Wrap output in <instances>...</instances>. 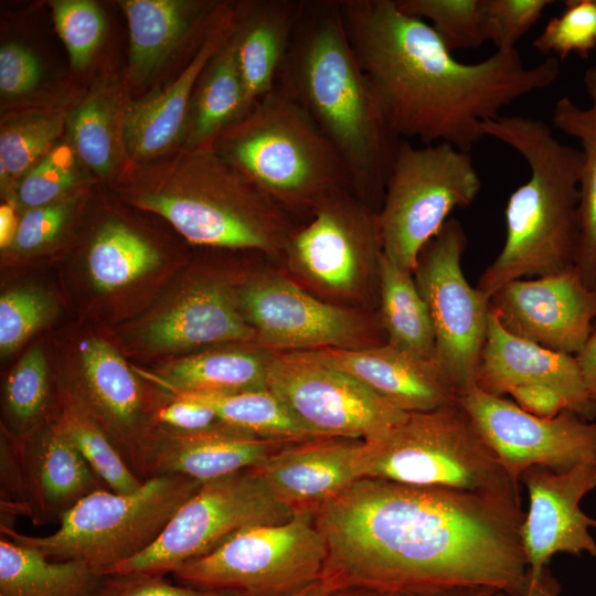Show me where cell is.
I'll list each match as a JSON object with an SVG mask.
<instances>
[{
	"instance_id": "23",
	"label": "cell",
	"mask_w": 596,
	"mask_h": 596,
	"mask_svg": "<svg viewBox=\"0 0 596 596\" xmlns=\"http://www.w3.org/2000/svg\"><path fill=\"white\" fill-rule=\"evenodd\" d=\"M313 352L403 412H427L458 402V393L434 363L389 343Z\"/></svg>"
},
{
	"instance_id": "46",
	"label": "cell",
	"mask_w": 596,
	"mask_h": 596,
	"mask_svg": "<svg viewBox=\"0 0 596 596\" xmlns=\"http://www.w3.org/2000/svg\"><path fill=\"white\" fill-rule=\"evenodd\" d=\"M95 596H245L223 590L173 585L163 576L147 574L105 575Z\"/></svg>"
},
{
	"instance_id": "4",
	"label": "cell",
	"mask_w": 596,
	"mask_h": 596,
	"mask_svg": "<svg viewBox=\"0 0 596 596\" xmlns=\"http://www.w3.org/2000/svg\"><path fill=\"white\" fill-rule=\"evenodd\" d=\"M482 134L513 148L530 169L508 199L503 247L477 285L491 299L510 281L575 267L583 153L556 139L542 120L525 116L500 115L482 125Z\"/></svg>"
},
{
	"instance_id": "33",
	"label": "cell",
	"mask_w": 596,
	"mask_h": 596,
	"mask_svg": "<svg viewBox=\"0 0 596 596\" xmlns=\"http://www.w3.org/2000/svg\"><path fill=\"white\" fill-rule=\"evenodd\" d=\"M128 20L134 73L145 77L181 42L193 25V4L172 0L120 2Z\"/></svg>"
},
{
	"instance_id": "24",
	"label": "cell",
	"mask_w": 596,
	"mask_h": 596,
	"mask_svg": "<svg viewBox=\"0 0 596 596\" xmlns=\"http://www.w3.org/2000/svg\"><path fill=\"white\" fill-rule=\"evenodd\" d=\"M12 443L23 472L28 517L34 524L60 520L83 498L107 488L53 422Z\"/></svg>"
},
{
	"instance_id": "30",
	"label": "cell",
	"mask_w": 596,
	"mask_h": 596,
	"mask_svg": "<svg viewBox=\"0 0 596 596\" xmlns=\"http://www.w3.org/2000/svg\"><path fill=\"white\" fill-rule=\"evenodd\" d=\"M105 575L77 561H50L34 547L0 540V596H95Z\"/></svg>"
},
{
	"instance_id": "54",
	"label": "cell",
	"mask_w": 596,
	"mask_h": 596,
	"mask_svg": "<svg viewBox=\"0 0 596 596\" xmlns=\"http://www.w3.org/2000/svg\"><path fill=\"white\" fill-rule=\"evenodd\" d=\"M19 222L14 215V207L9 204L0 206V246L1 248L12 245Z\"/></svg>"
},
{
	"instance_id": "37",
	"label": "cell",
	"mask_w": 596,
	"mask_h": 596,
	"mask_svg": "<svg viewBox=\"0 0 596 596\" xmlns=\"http://www.w3.org/2000/svg\"><path fill=\"white\" fill-rule=\"evenodd\" d=\"M50 398L49 371L40 347L26 352L10 371L3 389L6 415L20 443L44 426Z\"/></svg>"
},
{
	"instance_id": "29",
	"label": "cell",
	"mask_w": 596,
	"mask_h": 596,
	"mask_svg": "<svg viewBox=\"0 0 596 596\" xmlns=\"http://www.w3.org/2000/svg\"><path fill=\"white\" fill-rule=\"evenodd\" d=\"M269 351L216 350L189 355L156 376L168 394L234 393L267 389Z\"/></svg>"
},
{
	"instance_id": "5",
	"label": "cell",
	"mask_w": 596,
	"mask_h": 596,
	"mask_svg": "<svg viewBox=\"0 0 596 596\" xmlns=\"http://www.w3.org/2000/svg\"><path fill=\"white\" fill-rule=\"evenodd\" d=\"M213 149L289 213L313 215L331 198L353 192L332 142L279 86L226 128Z\"/></svg>"
},
{
	"instance_id": "34",
	"label": "cell",
	"mask_w": 596,
	"mask_h": 596,
	"mask_svg": "<svg viewBox=\"0 0 596 596\" xmlns=\"http://www.w3.org/2000/svg\"><path fill=\"white\" fill-rule=\"evenodd\" d=\"M210 407L221 421L259 437L287 443L315 437L289 412L284 402L268 387L234 393H175Z\"/></svg>"
},
{
	"instance_id": "3",
	"label": "cell",
	"mask_w": 596,
	"mask_h": 596,
	"mask_svg": "<svg viewBox=\"0 0 596 596\" xmlns=\"http://www.w3.org/2000/svg\"><path fill=\"white\" fill-rule=\"evenodd\" d=\"M276 85L299 104L342 157L353 191L380 207L401 142L349 42L339 0H307Z\"/></svg>"
},
{
	"instance_id": "19",
	"label": "cell",
	"mask_w": 596,
	"mask_h": 596,
	"mask_svg": "<svg viewBox=\"0 0 596 596\" xmlns=\"http://www.w3.org/2000/svg\"><path fill=\"white\" fill-rule=\"evenodd\" d=\"M78 393H70L99 423L136 472L156 426L136 374L105 340L82 342ZM138 476V475H137Z\"/></svg>"
},
{
	"instance_id": "39",
	"label": "cell",
	"mask_w": 596,
	"mask_h": 596,
	"mask_svg": "<svg viewBox=\"0 0 596 596\" xmlns=\"http://www.w3.org/2000/svg\"><path fill=\"white\" fill-rule=\"evenodd\" d=\"M62 115H45L14 120L0 135L1 180L20 175L47 151L61 134Z\"/></svg>"
},
{
	"instance_id": "21",
	"label": "cell",
	"mask_w": 596,
	"mask_h": 596,
	"mask_svg": "<svg viewBox=\"0 0 596 596\" xmlns=\"http://www.w3.org/2000/svg\"><path fill=\"white\" fill-rule=\"evenodd\" d=\"M475 384L496 396L508 394L518 385L543 384L565 398L570 412L586 418L596 412L574 355L508 332L492 310Z\"/></svg>"
},
{
	"instance_id": "31",
	"label": "cell",
	"mask_w": 596,
	"mask_h": 596,
	"mask_svg": "<svg viewBox=\"0 0 596 596\" xmlns=\"http://www.w3.org/2000/svg\"><path fill=\"white\" fill-rule=\"evenodd\" d=\"M377 278L386 343L437 366L432 317L413 273L396 266L382 252Z\"/></svg>"
},
{
	"instance_id": "11",
	"label": "cell",
	"mask_w": 596,
	"mask_h": 596,
	"mask_svg": "<svg viewBox=\"0 0 596 596\" xmlns=\"http://www.w3.org/2000/svg\"><path fill=\"white\" fill-rule=\"evenodd\" d=\"M297 513L253 468L244 469L202 483L147 550L105 575L163 576L210 553L242 530L284 523Z\"/></svg>"
},
{
	"instance_id": "36",
	"label": "cell",
	"mask_w": 596,
	"mask_h": 596,
	"mask_svg": "<svg viewBox=\"0 0 596 596\" xmlns=\"http://www.w3.org/2000/svg\"><path fill=\"white\" fill-rule=\"evenodd\" d=\"M159 262V253L145 238L120 223H108L92 243L87 266L94 285L113 291L151 272Z\"/></svg>"
},
{
	"instance_id": "42",
	"label": "cell",
	"mask_w": 596,
	"mask_h": 596,
	"mask_svg": "<svg viewBox=\"0 0 596 596\" xmlns=\"http://www.w3.org/2000/svg\"><path fill=\"white\" fill-rule=\"evenodd\" d=\"M53 304L40 290L19 288L0 298V350L8 354L19 348L51 317Z\"/></svg>"
},
{
	"instance_id": "20",
	"label": "cell",
	"mask_w": 596,
	"mask_h": 596,
	"mask_svg": "<svg viewBox=\"0 0 596 596\" xmlns=\"http://www.w3.org/2000/svg\"><path fill=\"white\" fill-rule=\"evenodd\" d=\"M287 444L227 424L194 433L156 425L137 475L142 480L181 475L204 483L255 467Z\"/></svg>"
},
{
	"instance_id": "7",
	"label": "cell",
	"mask_w": 596,
	"mask_h": 596,
	"mask_svg": "<svg viewBox=\"0 0 596 596\" xmlns=\"http://www.w3.org/2000/svg\"><path fill=\"white\" fill-rule=\"evenodd\" d=\"M359 472L361 479L453 488L521 500L519 483L510 477L458 402L409 413L386 437L364 441Z\"/></svg>"
},
{
	"instance_id": "44",
	"label": "cell",
	"mask_w": 596,
	"mask_h": 596,
	"mask_svg": "<svg viewBox=\"0 0 596 596\" xmlns=\"http://www.w3.org/2000/svg\"><path fill=\"white\" fill-rule=\"evenodd\" d=\"M552 3V0H483L487 40L497 51L515 50L517 42Z\"/></svg>"
},
{
	"instance_id": "28",
	"label": "cell",
	"mask_w": 596,
	"mask_h": 596,
	"mask_svg": "<svg viewBox=\"0 0 596 596\" xmlns=\"http://www.w3.org/2000/svg\"><path fill=\"white\" fill-rule=\"evenodd\" d=\"M583 81L590 105L579 107L563 96L554 104L552 123L557 130L577 139L582 148L575 268L587 287L596 288V64L585 71Z\"/></svg>"
},
{
	"instance_id": "26",
	"label": "cell",
	"mask_w": 596,
	"mask_h": 596,
	"mask_svg": "<svg viewBox=\"0 0 596 596\" xmlns=\"http://www.w3.org/2000/svg\"><path fill=\"white\" fill-rule=\"evenodd\" d=\"M255 340L256 333L241 311L238 297L220 283L192 287L146 330L147 343L161 351Z\"/></svg>"
},
{
	"instance_id": "16",
	"label": "cell",
	"mask_w": 596,
	"mask_h": 596,
	"mask_svg": "<svg viewBox=\"0 0 596 596\" xmlns=\"http://www.w3.org/2000/svg\"><path fill=\"white\" fill-rule=\"evenodd\" d=\"M243 316L269 352L355 348L364 323L350 310L321 301L277 274L260 275L238 294Z\"/></svg>"
},
{
	"instance_id": "12",
	"label": "cell",
	"mask_w": 596,
	"mask_h": 596,
	"mask_svg": "<svg viewBox=\"0 0 596 596\" xmlns=\"http://www.w3.org/2000/svg\"><path fill=\"white\" fill-rule=\"evenodd\" d=\"M467 245L460 222L448 219L423 247L413 272L432 317L437 368L458 395L475 384L491 311L490 299L464 275Z\"/></svg>"
},
{
	"instance_id": "13",
	"label": "cell",
	"mask_w": 596,
	"mask_h": 596,
	"mask_svg": "<svg viewBox=\"0 0 596 596\" xmlns=\"http://www.w3.org/2000/svg\"><path fill=\"white\" fill-rule=\"evenodd\" d=\"M267 386L315 437L374 441L409 414L313 351L272 352Z\"/></svg>"
},
{
	"instance_id": "22",
	"label": "cell",
	"mask_w": 596,
	"mask_h": 596,
	"mask_svg": "<svg viewBox=\"0 0 596 596\" xmlns=\"http://www.w3.org/2000/svg\"><path fill=\"white\" fill-rule=\"evenodd\" d=\"M364 440L312 438L288 443L252 467L269 489L296 512H310L361 479Z\"/></svg>"
},
{
	"instance_id": "55",
	"label": "cell",
	"mask_w": 596,
	"mask_h": 596,
	"mask_svg": "<svg viewBox=\"0 0 596 596\" xmlns=\"http://www.w3.org/2000/svg\"><path fill=\"white\" fill-rule=\"evenodd\" d=\"M497 593H498L497 589H493L490 587H471V588H458V589H450V590L414 595V596H494Z\"/></svg>"
},
{
	"instance_id": "41",
	"label": "cell",
	"mask_w": 596,
	"mask_h": 596,
	"mask_svg": "<svg viewBox=\"0 0 596 596\" xmlns=\"http://www.w3.org/2000/svg\"><path fill=\"white\" fill-rule=\"evenodd\" d=\"M56 30L72 65L84 67L102 41L105 21L98 7L85 0H63L52 4Z\"/></svg>"
},
{
	"instance_id": "40",
	"label": "cell",
	"mask_w": 596,
	"mask_h": 596,
	"mask_svg": "<svg viewBox=\"0 0 596 596\" xmlns=\"http://www.w3.org/2000/svg\"><path fill=\"white\" fill-rule=\"evenodd\" d=\"M541 54L555 53L561 60L576 53L587 58L596 49V0H567L562 12L549 20L533 40Z\"/></svg>"
},
{
	"instance_id": "56",
	"label": "cell",
	"mask_w": 596,
	"mask_h": 596,
	"mask_svg": "<svg viewBox=\"0 0 596 596\" xmlns=\"http://www.w3.org/2000/svg\"><path fill=\"white\" fill-rule=\"evenodd\" d=\"M370 596H414V595H396V594H389V593L372 592Z\"/></svg>"
},
{
	"instance_id": "15",
	"label": "cell",
	"mask_w": 596,
	"mask_h": 596,
	"mask_svg": "<svg viewBox=\"0 0 596 596\" xmlns=\"http://www.w3.org/2000/svg\"><path fill=\"white\" fill-rule=\"evenodd\" d=\"M283 253L313 285L350 295L377 274L382 246L376 212L353 192L331 198L295 230Z\"/></svg>"
},
{
	"instance_id": "14",
	"label": "cell",
	"mask_w": 596,
	"mask_h": 596,
	"mask_svg": "<svg viewBox=\"0 0 596 596\" xmlns=\"http://www.w3.org/2000/svg\"><path fill=\"white\" fill-rule=\"evenodd\" d=\"M458 403L518 483L533 467L565 471L578 464L596 465V423L570 411L538 417L476 384L458 395Z\"/></svg>"
},
{
	"instance_id": "48",
	"label": "cell",
	"mask_w": 596,
	"mask_h": 596,
	"mask_svg": "<svg viewBox=\"0 0 596 596\" xmlns=\"http://www.w3.org/2000/svg\"><path fill=\"white\" fill-rule=\"evenodd\" d=\"M153 422L156 425L185 433L202 432L225 425L210 407L171 395L167 403L157 407Z\"/></svg>"
},
{
	"instance_id": "53",
	"label": "cell",
	"mask_w": 596,
	"mask_h": 596,
	"mask_svg": "<svg viewBox=\"0 0 596 596\" xmlns=\"http://www.w3.org/2000/svg\"><path fill=\"white\" fill-rule=\"evenodd\" d=\"M344 588L343 583L337 575L324 573L317 581L288 596H334Z\"/></svg>"
},
{
	"instance_id": "27",
	"label": "cell",
	"mask_w": 596,
	"mask_h": 596,
	"mask_svg": "<svg viewBox=\"0 0 596 596\" xmlns=\"http://www.w3.org/2000/svg\"><path fill=\"white\" fill-rule=\"evenodd\" d=\"M305 0H262L246 4L232 21L235 50L248 110L276 85ZM248 111V113H249Z\"/></svg>"
},
{
	"instance_id": "35",
	"label": "cell",
	"mask_w": 596,
	"mask_h": 596,
	"mask_svg": "<svg viewBox=\"0 0 596 596\" xmlns=\"http://www.w3.org/2000/svg\"><path fill=\"white\" fill-rule=\"evenodd\" d=\"M54 425L71 440L106 487L118 493L137 490L139 478L99 423L71 394Z\"/></svg>"
},
{
	"instance_id": "17",
	"label": "cell",
	"mask_w": 596,
	"mask_h": 596,
	"mask_svg": "<svg viewBox=\"0 0 596 596\" xmlns=\"http://www.w3.org/2000/svg\"><path fill=\"white\" fill-rule=\"evenodd\" d=\"M491 310L510 333L549 350L576 356L596 320V288L572 269L518 279L490 299Z\"/></svg>"
},
{
	"instance_id": "6",
	"label": "cell",
	"mask_w": 596,
	"mask_h": 596,
	"mask_svg": "<svg viewBox=\"0 0 596 596\" xmlns=\"http://www.w3.org/2000/svg\"><path fill=\"white\" fill-rule=\"evenodd\" d=\"M173 192L137 200L167 219L189 242L281 254L297 227L290 213L236 166L211 148H191L177 171Z\"/></svg>"
},
{
	"instance_id": "38",
	"label": "cell",
	"mask_w": 596,
	"mask_h": 596,
	"mask_svg": "<svg viewBox=\"0 0 596 596\" xmlns=\"http://www.w3.org/2000/svg\"><path fill=\"white\" fill-rule=\"evenodd\" d=\"M405 13L428 21L446 47L469 50L487 42L483 0H395Z\"/></svg>"
},
{
	"instance_id": "9",
	"label": "cell",
	"mask_w": 596,
	"mask_h": 596,
	"mask_svg": "<svg viewBox=\"0 0 596 596\" xmlns=\"http://www.w3.org/2000/svg\"><path fill=\"white\" fill-rule=\"evenodd\" d=\"M480 188L469 152L446 142L415 147L401 140L376 213L383 254L413 273L423 247Z\"/></svg>"
},
{
	"instance_id": "8",
	"label": "cell",
	"mask_w": 596,
	"mask_h": 596,
	"mask_svg": "<svg viewBox=\"0 0 596 596\" xmlns=\"http://www.w3.org/2000/svg\"><path fill=\"white\" fill-rule=\"evenodd\" d=\"M201 485L185 476L163 475L127 493L100 489L64 512L52 534L30 536L1 524V535L49 558L82 562L105 575L147 550Z\"/></svg>"
},
{
	"instance_id": "51",
	"label": "cell",
	"mask_w": 596,
	"mask_h": 596,
	"mask_svg": "<svg viewBox=\"0 0 596 596\" xmlns=\"http://www.w3.org/2000/svg\"><path fill=\"white\" fill-rule=\"evenodd\" d=\"M558 583L545 568L536 578L528 575L525 582L517 589L498 592L494 596H558Z\"/></svg>"
},
{
	"instance_id": "43",
	"label": "cell",
	"mask_w": 596,
	"mask_h": 596,
	"mask_svg": "<svg viewBox=\"0 0 596 596\" xmlns=\"http://www.w3.org/2000/svg\"><path fill=\"white\" fill-rule=\"evenodd\" d=\"M71 137L79 158L99 174L113 166V136L107 108L97 99L83 104L71 121Z\"/></svg>"
},
{
	"instance_id": "49",
	"label": "cell",
	"mask_w": 596,
	"mask_h": 596,
	"mask_svg": "<svg viewBox=\"0 0 596 596\" xmlns=\"http://www.w3.org/2000/svg\"><path fill=\"white\" fill-rule=\"evenodd\" d=\"M40 77L39 63L25 47L10 43L0 50V89L4 95H20L32 89Z\"/></svg>"
},
{
	"instance_id": "10",
	"label": "cell",
	"mask_w": 596,
	"mask_h": 596,
	"mask_svg": "<svg viewBox=\"0 0 596 596\" xmlns=\"http://www.w3.org/2000/svg\"><path fill=\"white\" fill-rule=\"evenodd\" d=\"M328 550L312 513L279 524L251 526L173 574L205 589L245 596H288L324 575Z\"/></svg>"
},
{
	"instance_id": "50",
	"label": "cell",
	"mask_w": 596,
	"mask_h": 596,
	"mask_svg": "<svg viewBox=\"0 0 596 596\" xmlns=\"http://www.w3.org/2000/svg\"><path fill=\"white\" fill-rule=\"evenodd\" d=\"M515 404L523 411L543 418H552L568 411L565 398L554 389L543 384H523L510 390Z\"/></svg>"
},
{
	"instance_id": "2",
	"label": "cell",
	"mask_w": 596,
	"mask_h": 596,
	"mask_svg": "<svg viewBox=\"0 0 596 596\" xmlns=\"http://www.w3.org/2000/svg\"><path fill=\"white\" fill-rule=\"evenodd\" d=\"M353 52L393 134L469 152L518 98L552 85L560 63L525 66L517 50L477 63L456 60L434 29L395 0H339Z\"/></svg>"
},
{
	"instance_id": "45",
	"label": "cell",
	"mask_w": 596,
	"mask_h": 596,
	"mask_svg": "<svg viewBox=\"0 0 596 596\" xmlns=\"http://www.w3.org/2000/svg\"><path fill=\"white\" fill-rule=\"evenodd\" d=\"M75 182L74 160L65 147L53 149L23 178L18 196L29 209L51 204Z\"/></svg>"
},
{
	"instance_id": "18",
	"label": "cell",
	"mask_w": 596,
	"mask_h": 596,
	"mask_svg": "<svg viewBox=\"0 0 596 596\" xmlns=\"http://www.w3.org/2000/svg\"><path fill=\"white\" fill-rule=\"evenodd\" d=\"M529 491V510L521 525V542L528 575L539 577L556 553L596 557V542L589 528L596 520L579 507L596 487V465L578 464L565 471L542 467L528 469L521 477Z\"/></svg>"
},
{
	"instance_id": "32",
	"label": "cell",
	"mask_w": 596,
	"mask_h": 596,
	"mask_svg": "<svg viewBox=\"0 0 596 596\" xmlns=\"http://www.w3.org/2000/svg\"><path fill=\"white\" fill-rule=\"evenodd\" d=\"M198 85L190 130L192 149L211 148L226 128L249 111L230 36L205 66Z\"/></svg>"
},
{
	"instance_id": "52",
	"label": "cell",
	"mask_w": 596,
	"mask_h": 596,
	"mask_svg": "<svg viewBox=\"0 0 596 596\" xmlns=\"http://www.w3.org/2000/svg\"><path fill=\"white\" fill-rule=\"evenodd\" d=\"M575 358L582 371L590 401L596 407V330L592 332L587 343Z\"/></svg>"
},
{
	"instance_id": "25",
	"label": "cell",
	"mask_w": 596,
	"mask_h": 596,
	"mask_svg": "<svg viewBox=\"0 0 596 596\" xmlns=\"http://www.w3.org/2000/svg\"><path fill=\"white\" fill-rule=\"evenodd\" d=\"M233 12L226 10L180 75L163 91L137 102L126 113L123 140L136 158L152 157L175 141L183 127L191 95L205 66L228 39Z\"/></svg>"
},
{
	"instance_id": "47",
	"label": "cell",
	"mask_w": 596,
	"mask_h": 596,
	"mask_svg": "<svg viewBox=\"0 0 596 596\" xmlns=\"http://www.w3.org/2000/svg\"><path fill=\"white\" fill-rule=\"evenodd\" d=\"M68 210L65 203L29 209L19 221L12 245L20 252H32L49 244L61 231Z\"/></svg>"
},
{
	"instance_id": "1",
	"label": "cell",
	"mask_w": 596,
	"mask_h": 596,
	"mask_svg": "<svg viewBox=\"0 0 596 596\" xmlns=\"http://www.w3.org/2000/svg\"><path fill=\"white\" fill-rule=\"evenodd\" d=\"M521 500L362 478L312 511L324 573L344 587L422 595L511 592L528 577Z\"/></svg>"
}]
</instances>
